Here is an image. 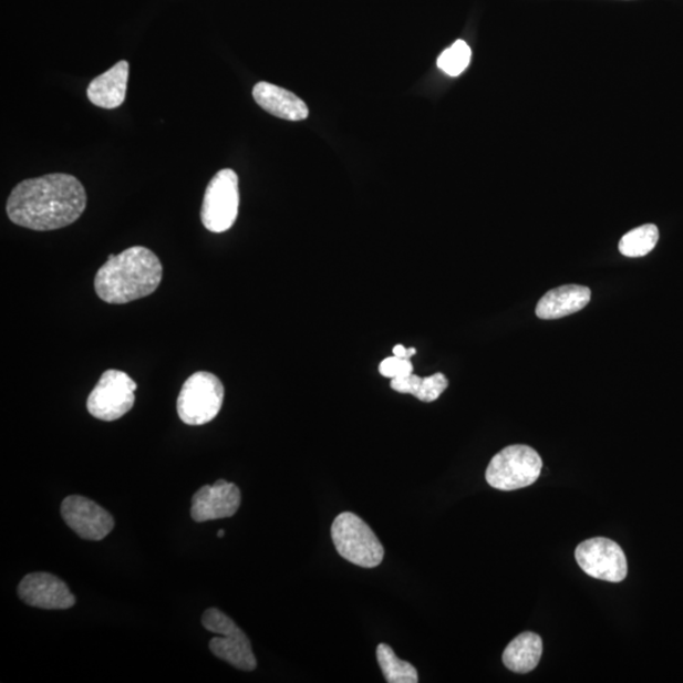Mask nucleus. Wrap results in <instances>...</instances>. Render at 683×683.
<instances>
[{
  "mask_svg": "<svg viewBox=\"0 0 683 683\" xmlns=\"http://www.w3.org/2000/svg\"><path fill=\"white\" fill-rule=\"evenodd\" d=\"M86 208V193L75 176L50 174L15 186L7 201L14 225L53 230L75 224Z\"/></svg>",
  "mask_w": 683,
  "mask_h": 683,
  "instance_id": "f257e3e1",
  "label": "nucleus"
},
{
  "mask_svg": "<svg viewBox=\"0 0 683 683\" xmlns=\"http://www.w3.org/2000/svg\"><path fill=\"white\" fill-rule=\"evenodd\" d=\"M163 280V265L148 248L135 246L108 260L95 275L97 297L108 304H127L153 294Z\"/></svg>",
  "mask_w": 683,
  "mask_h": 683,
  "instance_id": "f03ea898",
  "label": "nucleus"
},
{
  "mask_svg": "<svg viewBox=\"0 0 683 683\" xmlns=\"http://www.w3.org/2000/svg\"><path fill=\"white\" fill-rule=\"evenodd\" d=\"M332 539L337 552L363 569H375L384 561V547L368 522L356 514L342 513L333 521Z\"/></svg>",
  "mask_w": 683,
  "mask_h": 683,
  "instance_id": "7ed1b4c3",
  "label": "nucleus"
},
{
  "mask_svg": "<svg viewBox=\"0 0 683 683\" xmlns=\"http://www.w3.org/2000/svg\"><path fill=\"white\" fill-rule=\"evenodd\" d=\"M544 460L536 449L526 445L504 448L486 469V482L494 489L513 491L530 486L542 473Z\"/></svg>",
  "mask_w": 683,
  "mask_h": 683,
  "instance_id": "20e7f679",
  "label": "nucleus"
},
{
  "mask_svg": "<svg viewBox=\"0 0 683 683\" xmlns=\"http://www.w3.org/2000/svg\"><path fill=\"white\" fill-rule=\"evenodd\" d=\"M225 386L207 371L195 372L185 381L176 410L188 425H203L216 418L224 405Z\"/></svg>",
  "mask_w": 683,
  "mask_h": 683,
  "instance_id": "39448f33",
  "label": "nucleus"
},
{
  "mask_svg": "<svg viewBox=\"0 0 683 683\" xmlns=\"http://www.w3.org/2000/svg\"><path fill=\"white\" fill-rule=\"evenodd\" d=\"M203 627L217 634L209 643L213 654L235 669L251 672L257 668L252 645L248 637L232 619L211 608L201 618Z\"/></svg>",
  "mask_w": 683,
  "mask_h": 683,
  "instance_id": "423d86ee",
  "label": "nucleus"
},
{
  "mask_svg": "<svg viewBox=\"0 0 683 683\" xmlns=\"http://www.w3.org/2000/svg\"><path fill=\"white\" fill-rule=\"evenodd\" d=\"M238 208V176L225 168L213 177L204 194L201 224L213 234H224L235 225Z\"/></svg>",
  "mask_w": 683,
  "mask_h": 683,
  "instance_id": "0eeeda50",
  "label": "nucleus"
},
{
  "mask_svg": "<svg viewBox=\"0 0 683 683\" xmlns=\"http://www.w3.org/2000/svg\"><path fill=\"white\" fill-rule=\"evenodd\" d=\"M136 390L137 384L126 372L106 370L87 397V411L96 420L117 421L135 405Z\"/></svg>",
  "mask_w": 683,
  "mask_h": 683,
  "instance_id": "6e6552de",
  "label": "nucleus"
},
{
  "mask_svg": "<svg viewBox=\"0 0 683 683\" xmlns=\"http://www.w3.org/2000/svg\"><path fill=\"white\" fill-rule=\"evenodd\" d=\"M576 561L591 578L622 582L628 575L627 556L619 545L608 538H591L576 548Z\"/></svg>",
  "mask_w": 683,
  "mask_h": 683,
  "instance_id": "1a4fd4ad",
  "label": "nucleus"
},
{
  "mask_svg": "<svg viewBox=\"0 0 683 683\" xmlns=\"http://www.w3.org/2000/svg\"><path fill=\"white\" fill-rule=\"evenodd\" d=\"M61 516L70 529L85 540H102L114 528V519L91 499L71 495L61 504Z\"/></svg>",
  "mask_w": 683,
  "mask_h": 683,
  "instance_id": "9d476101",
  "label": "nucleus"
},
{
  "mask_svg": "<svg viewBox=\"0 0 683 683\" xmlns=\"http://www.w3.org/2000/svg\"><path fill=\"white\" fill-rule=\"evenodd\" d=\"M18 596L27 606L44 610H66L76 602L68 584L46 572L27 575L18 587Z\"/></svg>",
  "mask_w": 683,
  "mask_h": 683,
  "instance_id": "9b49d317",
  "label": "nucleus"
},
{
  "mask_svg": "<svg viewBox=\"0 0 683 683\" xmlns=\"http://www.w3.org/2000/svg\"><path fill=\"white\" fill-rule=\"evenodd\" d=\"M241 505L238 486L225 480L203 486L194 494L192 518L197 522L234 517Z\"/></svg>",
  "mask_w": 683,
  "mask_h": 683,
  "instance_id": "f8f14e48",
  "label": "nucleus"
},
{
  "mask_svg": "<svg viewBox=\"0 0 683 683\" xmlns=\"http://www.w3.org/2000/svg\"><path fill=\"white\" fill-rule=\"evenodd\" d=\"M130 64L120 61L104 74L96 76L87 86V97L104 110L118 108L126 101Z\"/></svg>",
  "mask_w": 683,
  "mask_h": 683,
  "instance_id": "ddd939ff",
  "label": "nucleus"
},
{
  "mask_svg": "<svg viewBox=\"0 0 683 683\" xmlns=\"http://www.w3.org/2000/svg\"><path fill=\"white\" fill-rule=\"evenodd\" d=\"M253 100L261 108L275 117L291 122L308 118L307 104L287 89L261 82L253 87Z\"/></svg>",
  "mask_w": 683,
  "mask_h": 683,
  "instance_id": "4468645a",
  "label": "nucleus"
},
{
  "mask_svg": "<svg viewBox=\"0 0 683 683\" xmlns=\"http://www.w3.org/2000/svg\"><path fill=\"white\" fill-rule=\"evenodd\" d=\"M591 300V290L580 286H565L548 291L539 300L537 317L551 321L580 312Z\"/></svg>",
  "mask_w": 683,
  "mask_h": 683,
  "instance_id": "2eb2a0df",
  "label": "nucleus"
},
{
  "mask_svg": "<svg viewBox=\"0 0 683 683\" xmlns=\"http://www.w3.org/2000/svg\"><path fill=\"white\" fill-rule=\"evenodd\" d=\"M542 652V638L527 632L514 638L503 653V662L513 672L528 673L538 666Z\"/></svg>",
  "mask_w": 683,
  "mask_h": 683,
  "instance_id": "dca6fc26",
  "label": "nucleus"
},
{
  "mask_svg": "<svg viewBox=\"0 0 683 683\" xmlns=\"http://www.w3.org/2000/svg\"><path fill=\"white\" fill-rule=\"evenodd\" d=\"M390 386H392L396 393L410 394L420 399L421 402L433 403L446 392L448 379L443 375L442 372H437V374L428 377L411 374L392 380Z\"/></svg>",
  "mask_w": 683,
  "mask_h": 683,
  "instance_id": "f3484780",
  "label": "nucleus"
},
{
  "mask_svg": "<svg viewBox=\"0 0 683 683\" xmlns=\"http://www.w3.org/2000/svg\"><path fill=\"white\" fill-rule=\"evenodd\" d=\"M376 658L381 671L389 683H416L418 672L412 663L397 658L392 646L381 643L377 646Z\"/></svg>",
  "mask_w": 683,
  "mask_h": 683,
  "instance_id": "a211bd4d",
  "label": "nucleus"
},
{
  "mask_svg": "<svg viewBox=\"0 0 683 683\" xmlns=\"http://www.w3.org/2000/svg\"><path fill=\"white\" fill-rule=\"evenodd\" d=\"M660 239V230L654 225L638 227L620 239L619 251L627 257H643L653 251Z\"/></svg>",
  "mask_w": 683,
  "mask_h": 683,
  "instance_id": "6ab92c4d",
  "label": "nucleus"
},
{
  "mask_svg": "<svg viewBox=\"0 0 683 683\" xmlns=\"http://www.w3.org/2000/svg\"><path fill=\"white\" fill-rule=\"evenodd\" d=\"M472 49L468 44L458 40L452 46L441 53L438 68L449 76H458L467 69L472 61Z\"/></svg>",
  "mask_w": 683,
  "mask_h": 683,
  "instance_id": "aec40b11",
  "label": "nucleus"
},
{
  "mask_svg": "<svg viewBox=\"0 0 683 683\" xmlns=\"http://www.w3.org/2000/svg\"><path fill=\"white\" fill-rule=\"evenodd\" d=\"M379 371L384 377L394 380L413 374L414 368L411 360L393 356L381 362Z\"/></svg>",
  "mask_w": 683,
  "mask_h": 683,
  "instance_id": "412c9836",
  "label": "nucleus"
},
{
  "mask_svg": "<svg viewBox=\"0 0 683 683\" xmlns=\"http://www.w3.org/2000/svg\"><path fill=\"white\" fill-rule=\"evenodd\" d=\"M394 356L411 360L416 353L415 349H406L403 344H396L393 350Z\"/></svg>",
  "mask_w": 683,
  "mask_h": 683,
  "instance_id": "4be33fe9",
  "label": "nucleus"
},
{
  "mask_svg": "<svg viewBox=\"0 0 683 683\" xmlns=\"http://www.w3.org/2000/svg\"><path fill=\"white\" fill-rule=\"evenodd\" d=\"M218 537L219 538H224L225 537V530H219L218 531Z\"/></svg>",
  "mask_w": 683,
  "mask_h": 683,
  "instance_id": "5701e85b",
  "label": "nucleus"
}]
</instances>
